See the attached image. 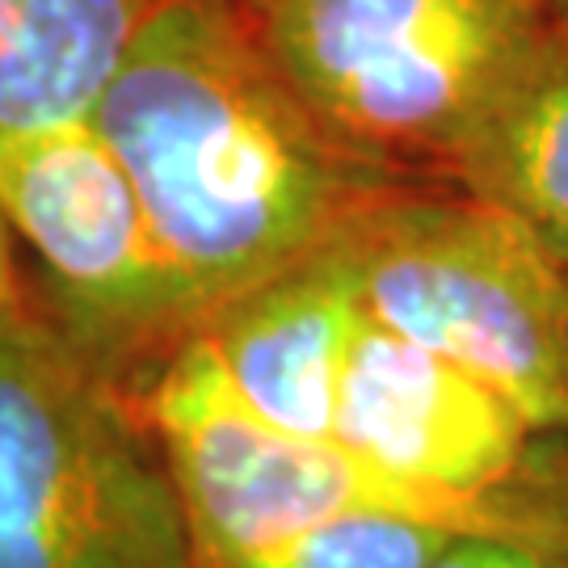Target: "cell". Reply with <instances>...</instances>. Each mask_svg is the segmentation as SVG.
<instances>
[{
    "label": "cell",
    "mask_w": 568,
    "mask_h": 568,
    "mask_svg": "<svg viewBox=\"0 0 568 568\" xmlns=\"http://www.w3.org/2000/svg\"><path fill=\"white\" fill-rule=\"evenodd\" d=\"M0 220L34 265L47 321L126 396L199 328L93 114L0 140Z\"/></svg>",
    "instance_id": "obj_6"
},
{
    "label": "cell",
    "mask_w": 568,
    "mask_h": 568,
    "mask_svg": "<svg viewBox=\"0 0 568 568\" xmlns=\"http://www.w3.org/2000/svg\"><path fill=\"white\" fill-rule=\"evenodd\" d=\"M164 0H0V140L89 119Z\"/></svg>",
    "instance_id": "obj_9"
},
{
    "label": "cell",
    "mask_w": 568,
    "mask_h": 568,
    "mask_svg": "<svg viewBox=\"0 0 568 568\" xmlns=\"http://www.w3.org/2000/svg\"><path fill=\"white\" fill-rule=\"evenodd\" d=\"M434 568H568V535L464 530Z\"/></svg>",
    "instance_id": "obj_12"
},
{
    "label": "cell",
    "mask_w": 568,
    "mask_h": 568,
    "mask_svg": "<svg viewBox=\"0 0 568 568\" xmlns=\"http://www.w3.org/2000/svg\"><path fill=\"white\" fill-rule=\"evenodd\" d=\"M253 39L354 156L405 182L455 164L565 26L544 0H236Z\"/></svg>",
    "instance_id": "obj_2"
},
{
    "label": "cell",
    "mask_w": 568,
    "mask_h": 568,
    "mask_svg": "<svg viewBox=\"0 0 568 568\" xmlns=\"http://www.w3.org/2000/svg\"><path fill=\"white\" fill-rule=\"evenodd\" d=\"M366 321L493 384L535 429H568V262L467 190L400 185L333 236Z\"/></svg>",
    "instance_id": "obj_4"
},
{
    "label": "cell",
    "mask_w": 568,
    "mask_h": 568,
    "mask_svg": "<svg viewBox=\"0 0 568 568\" xmlns=\"http://www.w3.org/2000/svg\"><path fill=\"white\" fill-rule=\"evenodd\" d=\"M178 485L203 568H232L342 514H408L467 530L568 535V501L530 493L506 509L459 506L384 476L342 443L265 422L194 328L131 396Z\"/></svg>",
    "instance_id": "obj_5"
},
{
    "label": "cell",
    "mask_w": 568,
    "mask_h": 568,
    "mask_svg": "<svg viewBox=\"0 0 568 568\" xmlns=\"http://www.w3.org/2000/svg\"><path fill=\"white\" fill-rule=\"evenodd\" d=\"M0 227V568H203L140 405L26 300Z\"/></svg>",
    "instance_id": "obj_3"
},
{
    "label": "cell",
    "mask_w": 568,
    "mask_h": 568,
    "mask_svg": "<svg viewBox=\"0 0 568 568\" xmlns=\"http://www.w3.org/2000/svg\"><path fill=\"white\" fill-rule=\"evenodd\" d=\"M530 426L480 375L366 321L354 333L333 438L384 476L459 506L506 509L539 493Z\"/></svg>",
    "instance_id": "obj_7"
},
{
    "label": "cell",
    "mask_w": 568,
    "mask_h": 568,
    "mask_svg": "<svg viewBox=\"0 0 568 568\" xmlns=\"http://www.w3.org/2000/svg\"><path fill=\"white\" fill-rule=\"evenodd\" d=\"M93 122L126 164L194 321L307 262L400 185L333 140L236 0H164Z\"/></svg>",
    "instance_id": "obj_1"
},
{
    "label": "cell",
    "mask_w": 568,
    "mask_h": 568,
    "mask_svg": "<svg viewBox=\"0 0 568 568\" xmlns=\"http://www.w3.org/2000/svg\"><path fill=\"white\" fill-rule=\"evenodd\" d=\"M450 185L509 211L568 262V30L471 140Z\"/></svg>",
    "instance_id": "obj_10"
},
{
    "label": "cell",
    "mask_w": 568,
    "mask_h": 568,
    "mask_svg": "<svg viewBox=\"0 0 568 568\" xmlns=\"http://www.w3.org/2000/svg\"><path fill=\"white\" fill-rule=\"evenodd\" d=\"M544 9H548L551 18H556L568 30V0H544Z\"/></svg>",
    "instance_id": "obj_13"
},
{
    "label": "cell",
    "mask_w": 568,
    "mask_h": 568,
    "mask_svg": "<svg viewBox=\"0 0 568 568\" xmlns=\"http://www.w3.org/2000/svg\"><path fill=\"white\" fill-rule=\"evenodd\" d=\"M467 527L408 514H342L232 568H434Z\"/></svg>",
    "instance_id": "obj_11"
},
{
    "label": "cell",
    "mask_w": 568,
    "mask_h": 568,
    "mask_svg": "<svg viewBox=\"0 0 568 568\" xmlns=\"http://www.w3.org/2000/svg\"><path fill=\"white\" fill-rule=\"evenodd\" d=\"M363 304L337 244L215 307L203 333L227 379L286 434L337 443V400Z\"/></svg>",
    "instance_id": "obj_8"
}]
</instances>
